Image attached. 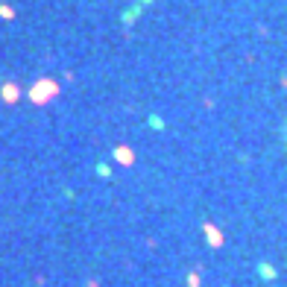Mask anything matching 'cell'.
Listing matches in <instances>:
<instances>
[{
	"label": "cell",
	"mask_w": 287,
	"mask_h": 287,
	"mask_svg": "<svg viewBox=\"0 0 287 287\" xmlns=\"http://www.w3.org/2000/svg\"><path fill=\"white\" fill-rule=\"evenodd\" d=\"M284 144H287V123H284Z\"/></svg>",
	"instance_id": "obj_4"
},
{
	"label": "cell",
	"mask_w": 287,
	"mask_h": 287,
	"mask_svg": "<svg viewBox=\"0 0 287 287\" xmlns=\"http://www.w3.org/2000/svg\"><path fill=\"white\" fill-rule=\"evenodd\" d=\"M3 97H6V100H15L18 94H15V88H3Z\"/></svg>",
	"instance_id": "obj_3"
},
{
	"label": "cell",
	"mask_w": 287,
	"mask_h": 287,
	"mask_svg": "<svg viewBox=\"0 0 287 287\" xmlns=\"http://www.w3.org/2000/svg\"><path fill=\"white\" fill-rule=\"evenodd\" d=\"M53 91H56V85H53V82H41L38 88H32V100H35V102H44Z\"/></svg>",
	"instance_id": "obj_1"
},
{
	"label": "cell",
	"mask_w": 287,
	"mask_h": 287,
	"mask_svg": "<svg viewBox=\"0 0 287 287\" xmlns=\"http://www.w3.org/2000/svg\"><path fill=\"white\" fill-rule=\"evenodd\" d=\"M117 158H120V161H126V164L132 161V155H129V150H123V147L117 150Z\"/></svg>",
	"instance_id": "obj_2"
}]
</instances>
